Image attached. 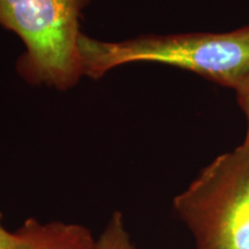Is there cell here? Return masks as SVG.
Masks as SVG:
<instances>
[{
  "instance_id": "1",
  "label": "cell",
  "mask_w": 249,
  "mask_h": 249,
  "mask_svg": "<svg viewBox=\"0 0 249 249\" xmlns=\"http://www.w3.org/2000/svg\"><path fill=\"white\" fill-rule=\"evenodd\" d=\"M79 53L82 74L95 80L121 65L152 62L192 71L235 91L249 75V24L225 33L141 35L123 42L82 34Z\"/></svg>"
},
{
  "instance_id": "2",
  "label": "cell",
  "mask_w": 249,
  "mask_h": 249,
  "mask_svg": "<svg viewBox=\"0 0 249 249\" xmlns=\"http://www.w3.org/2000/svg\"><path fill=\"white\" fill-rule=\"evenodd\" d=\"M91 0H0V26L20 37L18 73L31 85L59 90L83 75L79 53L83 11Z\"/></svg>"
},
{
  "instance_id": "3",
  "label": "cell",
  "mask_w": 249,
  "mask_h": 249,
  "mask_svg": "<svg viewBox=\"0 0 249 249\" xmlns=\"http://www.w3.org/2000/svg\"><path fill=\"white\" fill-rule=\"evenodd\" d=\"M173 208L196 249H249V139L203 167Z\"/></svg>"
},
{
  "instance_id": "4",
  "label": "cell",
  "mask_w": 249,
  "mask_h": 249,
  "mask_svg": "<svg viewBox=\"0 0 249 249\" xmlns=\"http://www.w3.org/2000/svg\"><path fill=\"white\" fill-rule=\"evenodd\" d=\"M15 249H95L96 239L87 227L61 222L40 223L29 218L17 230Z\"/></svg>"
},
{
  "instance_id": "5",
  "label": "cell",
  "mask_w": 249,
  "mask_h": 249,
  "mask_svg": "<svg viewBox=\"0 0 249 249\" xmlns=\"http://www.w3.org/2000/svg\"><path fill=\"white\" fill-rule=\"evenodd\" d=\"M95 249H136L124 223V217L116 211L108 220L107 227L96 240Z\"/></svg>"
},
{
  "instance_id": "6",
  "label": "cell",
  "mask_w": 249,
  "mask_h": 249,
  "mask_svg": "<svg viewBox=\"0 0 249 249\" xmlns=\"http://www.w3.org/2000/svg\"><path fill=\"white\" fill-rule=\"evenodd\" d=\"M235 97L241 111L244 112L246 120H247V132L246 138L249 139V75L246 77L244 82L238 87L235 90Z\"/></svg>"
},
{
  "instance_id": "7",
  "label": "cell",
  "mask_w": 249,
  "mask_h": 249,
  "mask_svg": "<svg viewBox=\"0 0 249 249\" xmlns=\"http://www.w3.org/2000/svg\"><path fill=\"white\" fill-rule=\"evenodd\" d=\"M18 242L17 231L11 232L6 230L1 224L0 217V249H15Z\"/></svg>"
}]
</instances>
